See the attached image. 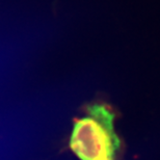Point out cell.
I'll list each match as a JSON object with an SVG mask.
<instances>
[{"mask_svg": "<svg viewBox=\"0 0 160 160\" xmlns=\"http://www.w3.org/2000/svg\"><path fill=\"white\" fill-rule=\"evenodd\" d=\"M116 112L104 102L84 108L74 121L70 148L81 160H119L122 143L114 130Z\"/></svg>", "mask_w": 160, "mask_h": 160, "instance_id": "1", "label": "cell"}]
</instances>
